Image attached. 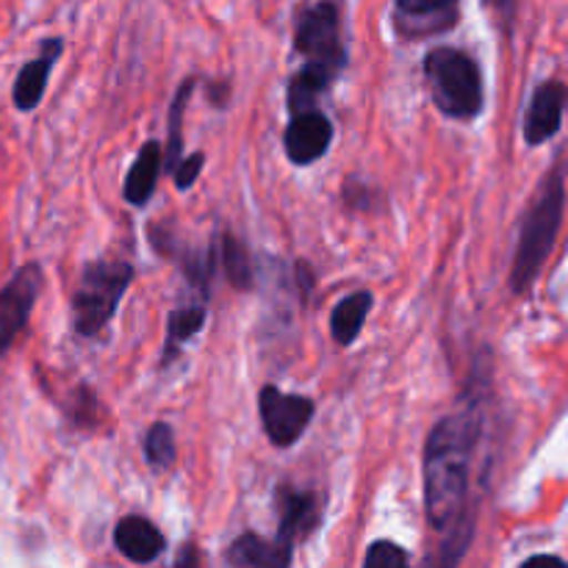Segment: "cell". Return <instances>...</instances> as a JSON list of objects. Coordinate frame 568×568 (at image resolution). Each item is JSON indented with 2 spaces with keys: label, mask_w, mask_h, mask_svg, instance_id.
Listing matches in <instances>:
<instances>
[{
  "label": "cell",
  "mask_w": 568,
  "mask_h": 568,
  "mask_svg": "<svg viewBox=\"0 0 568 568\" xmlns=\"http://www.w3.org/2000/svg\"><path fill=\"white\" fill-rule=\"evenodd\" d=\"M568 111V87L558 78L538 83L530 103L525 111V142L530 148H541L549 139H555L564 128V116Z\"/></svg>",
  "instance_id": "obj_10"
},
{
  "label": "cell",
  "mask_w": 568,
  "mask_h": 568,
  "mask_svg": "<svg viewBox=\"0 0 568 568\" xmlns=\"http://www.w3.org/2000/svg\"><path fill=\"white\" fill-rule=\"evenodd\" d=\"M220 264L233 288L250 292L255 286L253 255H250L247 244L239 236H233V233H222L220 236Z\"/></svg>",
  "instance_id": "obj_19"
},
{
  "label": "cell",
  "mask_w": 568,
  "mask_h": 568,
  "mask_svg": "<svg viewBox=\"0 0 568 568\" xmlns=\"http://www.w3.org/2000/svg\"><path fill=\"white\" fill-rule=\"evenodd\" d=\"M275 510H277V536L281 547L292 549L300 538L311 536L322 521V499L314 491L294 488L281 483L275 488Z\"/></svg>",
  "instance_id": "obj_8"
},
{
  "label": "cell",
  "mask_w": 568,
  "mask_h": 568,
  "mask_svg": "<svg viewBox=\"0 0 568 568\" xmlns=\"http://www.w3.org/2000/svg\"><path fill=\"white\" fill-rule=\"evenodd\" d=\"M161 172H164V148H161V142L150 139V142L142 144L136 161L128 170L125 183H122V194H125L128 203L144 209L153 197Z\"/></svg>",
  "instance_id": "obj_14"
},
{
  "label": "cell",
  "mask_w": 568,
  "mask_h": 568,
  "mask_svg": "<svg viewBox=\"0 0 568 568\" xmlns=\"http://www.w3.org/2000/svg\"><path fill=\"white\" fill-rule=\"evenodd\" d=\"M42 286V266L31 261V264H22L20 270L11 275V281L0 288V358L9 353L11 344L17 342V336L26 331Z\"/></svg>",
  "instance_id": "obj_7"
},
{
  "label": "cell",
  "mask_w": 568,
  "mask_h": 568,
  "mask_svg": "<svg viewBox=\"0 0 568 568\" xmlns=\"http://www.w3.org/2000/svg\"><path fill=\"white\" fill-rule=\"evenodd\" d=\"M227 98H231V83L222 81L220 89H214V83H211V87H209L211 105H227Z\"/></svg>",
  "instance_id": "obj_24"
},
{
  "label": "cell",
  "mask_w": 568,
  "mask_h": 568,
  "mask_svg": "<svg viewBox=\"0 0 568 568\" xmlns=\"http://www.w3.org/2000/svg\"><path fill=\"white\" fill-rule=\"evenodd\" d=\"M314 399L303 397V394H283L277 386H264L258 392L261 425H264L272 447L277 449L294 447L305 436L311 419H314Z\"/></svg>",
  "instance_id": "obj_6"
},
{
  "label": "cell",
  "mask_w": 568,
  "mask_h": 568,
  "mask_svg": "<svg viewBox=\"0 0 568 568\" xmlns=\"http://www.w3.org/2000/svg\"><path fill=\"white\" fill-rule=\"evenodd\" d=\"M186 564H197V552H194V547H183V552L175 558V566H186Z\"/></svg>",
  "instance_id": "obj_25"
},
{
  "label": "cell",
  "mask_w": 568,
  "mask_h": 568,
  "mask_svg": "<svg viewBox=\"0 0 568 568\" xmlns=\"http://www.w3.org/2000/svg\"><path fill=\"white\" fill-rule=\"evenodd\" d=\"M203 164H205V153H189L183 155L181 161H178V166L172 170V181H175V189L178 192H186L189 186H194V181L200 178V172H203Z\"/></svg>",
  "instance_id": "obj_23"
},
{
  "label": "cell",
  "mask_w": 568,
  "mask_h": 568,
  "mask_svg": "<svg viewBox=\"0 0 568 568\" xmlns=\"http://www.w3.org/2000/svg\"><path fill=\"white\" fill-rule=\"evenodd\" d=\"M410 564V555L394 541H375L364 555L366 568H403Z\"/></svg>",
  "instance_id": "obj_22"
},
{
  "label": "cell",
  "mask_w": 568,
  "mask_h": 568,
  "mask_svg": "<svg viewBox=\"0 0 568 568\" xmlns=\"http://www.w3.org/2000/svg\"><path fill=\"white\" fill-rule=\"evenodd\" d=\"M194 87H197V78H186V81L178 87L175 98L170 103V139H166L164 150V170L170 172L178 166V161L183 159V114H186V105L192 100Z\"/></svg>",
  "instance_id": "obj_20"
},
{
  "label": "cell",
  "mask_w": 568,
  "mask_h": 568,
  "mask_svg": "<svg viewBox=\"0 0 568 568\" xmlns=\"http://www.w3.org/2000/svg\"><path fill=\"white\" fill-rule=\"evenodd\" d=\"M560 564V566H566V560H560V558H555V555H532V558H527L525 560V566L527 564Z\"/></svg>",
  "instance_id": "obj_26"
},
{
  "label": "cell",
  "mask_w": 568,
  "mask_h": 568,
  "mask_svg": "<svg viewBox=\"0 0 568 568\" xmlns=\"http://www.w3.org/2000/svg\"><path fill=\"white\" fill-rule=\"evenodd\" d=\"M133 266L128 261L98 258L83 264L81 281L72 294V327L78 336L92 338L114 320L128 286L133 283Z\"/></svg>",
  "instance_id": "obj_4"
},
{
  "label": "cell",
  "mask_w": 568,
  "mask_h": 568,
  "mask_svg": "<svg viewBox=\"0 0 568 568\" xmlns=\"http://www.w3.org/2000/svg\"><path fill=\"white\" fill-rule=\"evenodd\" d=\"M566 178V164L564 161H555L552 170L538 183L530 209L521 216L519 242H516L514 264H510L508 277L514 294H527L536 286L538 275L544 272L555 244H558L568 203Z\"/></svg>",
  "instance_id": "obj_2"
},
{
  "label": "cell",
  "mask_w": 568,
  "mask_h": 568,
  "mask_svg": "<svg viewBox=\"0 0 568 568\" xmlns=\"http://www.w3.org/2000/svg\"><path fill=\"white\" fill-rule=\"evenodd\" d=\"M333 144V122L325 111L308 109L292 114V122L283 133V148L286 159L294 166H311L320 159H325Z\"/></svg>",
  "instance_id": "obj_9"
},
{
  "label": "cell",
  "mask_w": 568,
  "mask_h": 568,
  "mask_svg": "<svg viewBox=\"0 0 568 568\" xmlns=\"http://www.w3.org/2000/svg\"><path fill=\"white\" fill-rule=\"evenodd\" d=\"M61 53H64V42L59 37H48L39 42L37 59L20 67V72L14 78V87H11V103H14L17 111L39 109L44 92H48L50 72H53Z\"/></svg>",
  "instance_id": "obj_11"
},
{
  "label": "cell",
  "mask_w": 568,
  "mask_h": 568,
  "mask_svg": "<svg viewBox=\"0 0 568 568\" xmlns=\"http://www.w3.org/2000/svg\"><path fill=\"white\" fill-rule=\"evenodd\" d=\"M425 78L433 103L449 120L469 122L483 114L486 89L480 64L466 50L438 44L425 55Z\"/></svg>",
  "instance_id": "obj_3"
},
{
  "label": "cell",
  "mask_w": 568,
  "mask_h": 568,
  "mask_svg": "<svg viewBox=\"0 0 568 568\" xmlns=\"http://www.w3.org/2000/svg\"><path fill=\"white\" fill-rule=\"evenodd\" d=\"M483 438V408H464L433 425L425 444V514L444 541V564H458L475 538L477 503L471 499V466Z\"/></svg>",
  "instance_id": "obj_1"
},
{
  "label": "cell",
  "mask_w": 568,
  "mask_h": 568,
  "mask_svg": "<svg viewBox=\"0 0 568 568\" xmlns=\"http://www.w3.org/2000/svg\"><path fill=\"white\" fill-rule=\"evenodd\" d=\"M372 305H375V297H372V292H366V288H361V292H353V294H347V297L338 300L331 311L333 342L342 344V347H349V344L358 342Z\"/></svg>",
  "instance_id": "obj_17"
},
{
  "label": "cell",
  "mask_w": 568,
  "mask_h": 568,
  "mask_svg": "<svg viewBox=\"0 0 568 568\" xmlns=\"http://www.w3.org/2000/svg\"><path fill=\"white\" fill-rule=\"evenodd\" d=\"M294 50L308 61L333 67L342 72L347 67V44L342 39V14L333 0H316L297 14L294 26Z\"/></svg>",
  "instance_id": "obj_5"
},
{
  "label": "cell",
  "mask_w": 568,
  "mask_h": 568,
  "mask_svg": "<svg viewBox=\"0 0 568 568\" xmlns=\"http://www.w3.org/2000/svg\"><path fill=\"white\" fill-rule=\"evenodd\" d=\"M292 549L281 547L277 541H266V538L255 536V532L239 536L225 552V564L239 568H286L292 566Z\"/></svg>",
  "instance_id": "obj_16"
},
{
  "label": "cell",
  "mask_w": 568,
  "mask_h": 568,
  "mask_svg": "<svg viewBox=\"0 0 568 568\" xmlns=\"http://www.w3.org/2000/svg\"><path fill=\"white\" fill-rule=\"evenodd\" d=\"M338 72L333 67L320 64V61H305L297 72L292 75L286 87V105L288 114H300V111L316 109L322 94L333 87Z\"/></svg>",
  "instance_id": "obj_15"
},
{
  "label": "cell",
  "mask_w": 568,
  "mask_h": 568,
  "mask_svg": "<svg viewBox=\"0 0 568 568\" xmlns=\"http://www.w3.org/2000/svg\"><path fill=\"white\" fill-rule=\"evenodd\" d=\"M460 0H394V22L408 39L449 31L458 22Z\"/></svg>",
  "instance_id": "obj_12"
},
{
  "label": "cell",
  "mask_w": 568,
  "mask_h": 568,
  "mask_svg": "<svg viewBox=\"0 0 568 568\" xmlns=\"http://www.w3.org/2000/svg\"><path fill=\"white\" fill-rule=\"evenodd\" d=\"M144 460L153 471H166L172 469L178 458V444H175V430L166 422H155L144 433Z\"/></svg>",
  "instance_id": "obj_21"
},
{
  "label": "cell",
  "mask_w": 568,
  "mask_h": 568,
  "mask_svg": "<svg viewBox=\"0 0 568 568\" xmlns=\"http://www.w3.org/2000/svg\"><path fill=\"white\" fill-rule=\"evenodd\" d=\"M205 316H209V308H205V300H197V303L181 305V308L172 311L166 316V333H164V358L161 364H170L181 347L186 342H192L200 331L205 327Z\"/></svg>",
  "instance_id": "obj_18"
},
{
  "label": "cell",
  "mask_w": 568,
  "mask_h": 568,
  "mask_svg": "<svg viewBox=\"0 0 568 568\" xmlns=\"http://www.w3.org/2000/svg\"><path fill=\"white\" fill-rule=\"evenodd\" d=\"M114 547L125 560L148 566L159 560L166 549V538L159 527L144 516H125L114 527Z\"/></svg>",
  "instance_id": "obj_13"
}]
</instances>
